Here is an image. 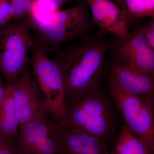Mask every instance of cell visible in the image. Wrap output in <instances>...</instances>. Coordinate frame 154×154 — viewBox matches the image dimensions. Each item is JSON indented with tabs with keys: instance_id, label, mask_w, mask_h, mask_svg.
I'll list each match as a JSON object with an SVG mask.
<instances>
[{
	"instance_id": "6da1fadb",
	"label": "cell",
	"mask_w": 154,
	"mask_h": 154,
	"mask_svg": "<svg viewBox=\"0 0 154 154\" xmlns=\"http://www.w3.org/2000/svg\"><path fill=\"white\" fill-rule=\"evenodd\" d=\"M109 46L110 41L101 32L60 48L52 55L61 73L65 101L99 90Z\"/></svg>"
},
{
	"instance_id": "7a4b0ae2",
	"label": "cell",
	"mask_w": 154,
	"mask_h": 154,
	"mask_svg": "<svg viewBox=\"0 0 154 154\" xmlns=\"http://www.w3.org/2000/svg\"><path fill=\"white\" fill-rule=\"evenodd\" d=\"M28 23L33 46L48 56L55 54L63 43L88 37L94 24L84 0L71 8L60 9L38 21Z\"/></svg>"
},
{
	"instance_id": "3957f363",
	"label": "cell",
	"mask_w": 154,
	"mask_h": 154,
	"mask_svg": "<svg viewBox=\"0 0 154 154\" xmlns=\"http://www.w3.org/2000/svg\"><path fill=\"white\" fill-rule=\"evenodd\" d=\"M65 122L77 130L98 138L107 145L117 130L115 107L99 90L65 101Z\"/></svg>"
},
{
	"instance_id": "277c9868",
	"label": "cell",
	"mask_w": 154,
	"mask_h": 154,
	"mask_svg": "<svg viewBox=\"0 0 154 154\" xmlns=\"http://www.w3.org/2000/svg\"><path fill=\"white\" fill-rule=\"evenodd\" d=\"M33 86L42 105L60 122L65 120L63 81L60 69L52 59L33 46L30 57Z\"/></svg>"
},
{
	"instance_id": "5b68a950",
	"label": "cell",
	"mask_w": 154,
	"mask_h": 154,
	"mask_svg": "<svg viewBox=\"0 0 154 154\" xmlns=\"http://www.w3.org/2000/svg\"><path fill=\"white\" fill-rule=\"evenodd\" d=\"M31 29L26 18L0 27V73L11 84L30 62L28 53L33 46Z\"/></svg>"
},
{
	"instance_id": "8992f818",
	"label": "cell",
	"mask_w": 154,
	"mask_h": 154,
	"mask_svg": "<svg viewBox=\"0 0 154 154\" xmlns=\"http://www.w3.org/2000/svg\"><path fill=\"white\" fill-rule=\"evenodd\" d=\"M110 96L124 118V125L154 148V101L123 91L109 80Z\"/></svg>"
},
{
	"instance_id": "52a82bcc",
	"label": "cell",
	"mask_w": 154,
	"mask_h": 154,
	"mask_svg": "<svg viewBox=\"0 0 154 154\" xmlns=\"http://www.w3.org/2000/svg\"><path fill=\"white\" fill-rule=\"evenodd\" d=\"M109 50L112 51L115 60L154 76V49L140 28L125 38L117 37L115 42L110 41Z\"/></svg>"
},
{
	"instance_id": "ba28073f",
	"label": "cell",
	"mask_w": 154,
	"mask_h": 154,
	"mask_svg": "<svg viewBox=\"0 0 154 154\" xmlns=\"http://www.w3.org/2000/svg\"><path fill=\"white\" fill-rule=\"evenodd\" d=\"M6 85L11 88L13 95L19 128L46 115L48 112L38 98L33 86L30 61L17 79Z\"/></svg>"
},
{
	"instance_id": "9c48e42d",
	"label": "cell",
	"mask_w": 154,
	"mask_h": 154,
	"mask_svg": "<svg viewBox=\"0 0 154 154\" xmlns=\"http://www.w3.org/2000/svg\"><path fill=\"white\" fill-rule=\"evenodd\" d=\"M109 81L130 94L154 101V76L114 60Z\"/></svg>"
},
{
	"instance_id": "30bf717a",
	"label": "cell",
	"mask_w": 154,
	"mask_h": 154,
	"mask_svg": "<svg viewBox=\"0 0 154 154\" xmlns=\"http://www.w3.org/2000/svg\"><path fill=\"white\" fill-rule=\"evenodd\" d=\"M92 14L94 24L100 30L107 31L119 38L128 35L127 14L111 0H84Z\"/></svg>"
},
{
	"instance_id": "8fae6325",
	"label": "cell",
	"mask_w": 154,
	"mask_h": 154,
	"mask_svg": "<svg viewBox=\"0 0 154 154\" xmlns=\"http://www.w3.org/2000/svg\"><path fill=\"white\" fill-rule=\"evenodd\" d=\"M57 122L59 154H109L107 145L98 138Z\"/></svg>"
},
{
	"instance_id": "7c38bea8",
	"label": "cell",
	"mask_w": 154,
	"mask_h": 154,
	"mask_svg": "<svg viewBox=\"0 0 154 154\" xmlns=\"http://www.w3.org/2000/svg\"><path fill=\"white\" fill-rule=\"evenodd\" d=\"M154 148L134 134L124 125L109 154H154Z\"/></svg>"
},
{
	"instance_id": "4fadbf2b",
	"label": "cell",
	"mask_w": 154,
	"mask_h": 154,
	"mask_svg": "<svg viewBox=\"0 0 154 154\" xmlns=\"http://www.w3.org/2000/svg\"><path fill=\"white\" fill-rule=\"evenodd\" d=\"M19 130L17 108L11 88L6 86L5 94L0 109V134L14 140L18 135Z\"/></svg>"
},
{
	"instance_id": "5bb4252c",
	"label": "cell",
	"mask_w": 154,
	"mask_h": 154,
	"mask_svg": "<svg viewBox=\"0 0 154 154\" xmlns=\"http://www.w3.org/2000/svg\"><path fill=\"white\" fill-rule=\"evenodd\" d=\"M82 0H33L26 19L29 23L38 21L60 10L65 4L71 2L76 3Z\"/></svg>"
},
{
	"instance_id": "9a60e30c",
	"label": "cell",
	"mask_w": 154,
	"mask_h": 154,
	"mask_svg": "<svg viewBox=\"0 0 154 154\" xmlns=\"http://www.w3.org/2000/svg\"><path fill=\"white\" fill-rule=\"evenodd\" d=\"M129 15L135 18L154 17V0H124Z\"/></svg>"
},
{
	"instance_id": "2e32d148",
	"label": "cell",
	"mask_w": 154,
	"mask_h": 154,
	"mask_svg": "<svg viewBox=\"0 0 154 154\" xmlns=\"http://www.w3.org/2000/svg\"><path fill=\"white\" fill-rule=\"evenodd\" d=\"M33 0H12V22L24 19L28 16Z\"/></svg>"
},
{
	"instance_id": "e0dca14e",
	"label": "cell",
	"mask_w": 154,
	"mask_h": 154,
	"mask_svg": "<svg viewBox=\"0 0 154 154\" xmlns=\"http://www.w3.org/2000/svg\"><path fill=\"white\" fill-rule=\"evenodd\" d=\"M12 0H4L0 3V27L12 22Z\"/></svg>"
},
{
	"instance_id": "ac0fdd59",
	"label": "cell",
	"mask_w": 154,
	"mask_h": 154,
	"mask_svg": "<svg viewBox=\"0 0 154 154\" xmlns=\"http://www.w3.org/2000/svg\"><path fill=\"white\" fill-rule=\"evenodd\" d=\"M140 28L149 44L154 49V17L150 18Z\"/></svg>"
},
{
	"instance_id": "d6986e66",
	"label": "cell",
	"mask_w": 154,
	"mask_h": 154,
	"mask_svg": "<svg viewBox=\"0 0 154 154\" xmlns=\"http://www.w3.org/2000/svg\"><path fill=\"white\" fill-rule=\"evenodd\" d=\"M14 140L8 138L0 134V151L12 143Z\"/></svg>"
},
{
	"instance_id": "ffe728a7",
	"label": "cell",
	"mask_w": 154,
	"mask_h": 154,
	"mask_svg": "<svg viewBox=\"0 0 154 154\" xmlns=\"http://www.w3.org/2000/svg\"><path fill=\"white\" fill-rule=\"evenodd\" d=\"M6 91V86L0 77V109Z\"/></svg>"
},
{
	"instance_id": "44dd1931",
	"label": "cell",
	"mask_w": 154,
	"mask_h": 154,
	"mask_svg": "<svg viewBox=\"0 0 154 154\" xmlns=\"http://www.w3.org/2000/svg\"><path fill=\"white\" fill-rule=\"evenodd\" d=\"M111 1H113L115 4H116L122 11H124V12L129 15L125 4L124 0H111Z\"/></svg>"
},
{
	"instance_id": "7402d4cb",
	"label": "cell",
	"mask_w": 154,
	"mask_h": 154,
	"mask_svg": "<svg viewBox=\"0 0 154 154\" xmlns=\"http://www.w3.org/2000/svg\"><path fill=\"white\" fill-rule=\"evenodd\" d=\"M12 143L0 151V154H14L12 150Z\"/></svg>"
},
{
	"instance_id": "603a6c76",
	"label": "cell",
	"mask_w": 154,
	"mask_h": 154,
	"mask_svg": "<svg viewBox=\"0 0 154 154\" xmlns=\"http://www.w3.org/2000/svg\"><path fill=\"white\" fill-rule=\"evenodd\" d=\"M4 0H0V3H2Z\"/></svg>"
}]
</instances>
